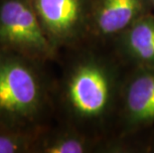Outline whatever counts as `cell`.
<instances>
[{
    "instance_id": "5",
    "label": "cell",
    "mask_w": 154,
    "mask_h": 153,
    "mask_svg": "<svg viewBox=\"0 0 154 153\" xmlns=\"http://www.w3.org/2000/svg\"><path fill=\"white\" fill-rule=\"evenodd\" d=\"M39 21L59 53L90 41L91 0H32Z\"/></svg>"
},
{
    "instance_id": "4",
    "label": "cell",
    "mask_w": 154,
    "mask_h": 153,
    "mask_svg": "<svg viewBox=\"0 0 154 153\" xmlns=\"http://www.w3.org/2000/svg\"><path fill=\"white\" fill-rule=\"evenodd\" d=\"M0 49L41 63L60 54L46 36L32 0H0Z\"/></svg>"
},
{
    "instance_id": "9",
    "label": "cell",
    "mask_w": 154,
    "mask_h": 153,
    "mask_svg": "<svg viewBox=\"0 0 154 153\" xmlns=\"http://www.w3.org/2000/svg\"><path fill=\"white\" fill-rule=\"evenodd\" d=\"M45 127L24 129L0 123V153H36Z\"/></svg>"
},
{
    "instance_id": "7",
    "label": "cell",
    "mask_w": 154,
    "mask_h": 153,
    "mask_svg": "<svg viewBox=\"0 0 154 153\" xmlns=\"http://www.w3.org/2000/svg\"><path fill=\"white\" fill-rule=\"evenodd\" d=\"M107 44L126 67H154V12L142 16Z\"/></svg>"
},
{
    "instance_id": "3",
    "label": "cell",
    "mask_w": 154,
    "mask_h": 153,
    "mask_svg": "<svg viewBox=\"0 0 154 153\" xmlns=\"http://www.w3.org/2000/svg\"><path fill=\"white\" fill-rule=\"evenodd\" d=\"M154 132V67L128 68L112 135L124 153L145 152Z\"/></svg>"
},
{
    "instance_id": "8",
    "label": "cell",
    "mask_w": 154,
    "mask_h": 153,
    "mask_svg": "<svg viewBox=\"0 0 154 153\" xmlns=\"http://www.w3.org/2000/svg\"><path fill=\"white\" fill-rule=\"evenodd\" d=\"M109 139L85 133L79 128L60 122L56 127L48 125L39 138L36 153H107Z\"/></svg>"
},
{
    "instance_id": "1",
    "label": "cell",
    "mask_w": 154,
    "mask_h": 153,
    "mask_svg": "<svg viewBox=\"0 0 154 153\" xmlns=\"http://www.w3.org/2000/svg\"><path fill=\"white\" fill-rule=\"evenodd\" d=\"M68 51L71 55L54 87V109L59 112L61 122L109 139L128 67L109 44L90 40Z\"/></svg>"
},
{
    "instance_id": "6",
    "label": "cell",
    "mask_w": 154,
    "mask_h": 153,
    "mask_svg": "<svg viewBox=\"0 0 154 153\" xmlns=\"http://www.w3.org/2000/svg\"><path fill=\"white\" fill-rule=\"evenodd\" d=\"M154 12L149 0H91L90 40L107 44L142 16Z\"/></svg>"
},
{
    "instance_id": "11",
    "label": "cell",
    "mask_w": 154,
    "mask_h": 153,
    "mask_svg": "<svg viewBox=\"0 0 154 153\" xmlns=\"http://www.w3.org/2000/svg\"><path fill=\"white\" fill-rule=\"evenodd\" d=\"M150 3H151V5H152V8H153V10H154V0H149Z\"/></svg>"
},
{
    "instance_id": "2",
    "label": "cell",
    "mask_w": 154,
    "mask_h": 153,
    "mask_svg": "<svg viewBox=\"0 0 154 153\" xmlns=\"http://www.w3.org/2000/svg\"><path fill=\"white\" fill-rule=\"evenodd\" d=\"M44 64L0 49V123L17 128L47 126L54 110V87Z\"/></svg>"
},
{
    "instance_id": "10",
    "label": "cell",
    "mask_w": 154,
    "mask_h": 153,
    "mask_svg": "<svg viewBox=\"0 0 154 153\" xmlns=\"http://www.w3.org/2000/svg\"><path fill=\"white\" fill-rule=\"evenodd\" d=\"M145 152L146 153H154V132L150 135L145 146Z\"/></svg>"
}]
</instances>
